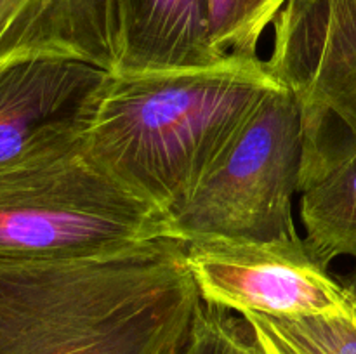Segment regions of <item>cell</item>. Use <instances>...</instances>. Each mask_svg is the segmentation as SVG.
Instances as JSON below:
<instances>
[{
	"instance_id": "6da1fadb",
	"label": "cell",
	"mask_w": 356,
	"mask_h": 354,
	"mask_svg": "<svg viewBox=\"0 0 356 354\" xmlns=\"http://www.w3.org/2000/svg\"><path fill=\"white\" fill-rule=\"evenodd\" d=\"M184 246L0 257V354H177L202 304Z\"/></svg>"
},
{
	"instance_id": "277c9868",
	"label": "cell",
	"mask_w": 356,
	"mask_h": 354,
	"mask_svg": "<svg viewBox=\"0 0 356 354\" xmlns=\"http://www.w3.org/2000/svg\"><path fill=\"white\" fill-rule=\"evenodd\" d=\"M302 148L301 108L284 83L261 101L197 189L170 215L169 236L184 243L299 238L292 208Z\"/></svg>"
},
{
	"instance_id": "8992f818",
	"label": "cell",
	"mask_w": 356,
	"mask_h": 354,
	"mask_svg": "<svg viewBox=\"0 0 356 354\" xmlns=\"http://www.w3.org/2000/svg\"><path fill=\"white\" fill-rule=\"evenodd\" d=\"M266 62L301 108L302 151L320 144L332 120L356 142V0H289Z\"/></svg>"
},
{
	"instance_id": "7c38bea8",
	"label": "cell",
	"mask_w": 356,
	"mask_h": 354,
	"mask_svg": "<svg viewBox=\"0 0 356 354\" xmlns=\"http://www.w3.org/2000/svg\"><path fill=\"white\" fill-rule=\"evenodd\" d=\"M284 7L282 0H207L212 47L221 56L257 58L261 38Z\"/></svg>"
},
{
	"instance_id": "7a4b0ae2",
	"label": "cell",
	"mask_w": 356,
	"mask_h": 354,
	"mask_svg": "<svg viewBox=\"0 0 356 354\" xmlns=\"http://www.w3.org/2000/svg\"><path fill=\"white\" fill-rule=\"evenodd\" d=\"M280 85L261 56L229 54L176 71L106 73L80 111V137L94 162L169 221Z\"/></svg>"
},
{
	"instance_id": "9c48e42d",
	"label": "cell",
	"mask_w": 356,
	"mask_h": 354,
	"mask_svg": "<svg viewBox=\"0 0 356 354\" xmlns=\"http://www.w3.org/2000/svg\"><path fill=\"white\" fill-rule=\"evenodd\" d=\"M298 193L313 259L327 271L339 257L356 260V142H323L302 153Z\"/></svg>"
},
{
	"instance_id": "5bb4252c",
	"label": "cell",
	"mask_w": 356,
	"mask_h": 354,
	"mask_svg": "<svg viewBox=\"0 0 356 354\" xmlns=\"http://www.w3.org/2000/svg\"><path fill=\"white\" fill-rule=\"evenodd\" d=\"M282 2H284V6H287V2H289V0H282Z\"/></svg>"
},
{
	"instance_id": "ba28073f",
	"label": "cell",
	"mask_w": 356,
	"mask_h": 354,
	"mask_svg": "<svg viewBox=\"0 0 356 354\" xmlns=\"http://www.w3.org/2000/svg\"><path fill=\"white\" fill-rule=\"evenodd\" d=\"M108 71L63 58L0 69V167L52 125L76 118Z\"/></svg>"
},
{
	"instance_id": "8fae6325",
	"label": "cell",
	"mask_w": 356,
	"mask_h": 354,
	"mask_svg": "<svg viewBox=\"0 0 356 354\" xmlns=\"http://www.w3.org/2000/svg\"><path fill=\"white\" fill-rule=\"evenodd\" d=\"M257 354H356V309L341 314H242Z\"/></svg>"
},
{
	"instance_id": "9a60e30c",
	"label": "cell",
	"mask_w": 356,
	"mask_h": 354,
	"mask_svg": "<svg viewBox=\"0 0 356 354\" xmlns=\"http://www.w3.org/2000/svg\"><path fill=\"white\" fill-rule=\"evenodd\" d=\"M256 353H257V351H256Z\"/></svg>"
},
{
	"instance_id": "30bf717a",
	"label": "cell",
	"mask_w": 356,
	"mask_h": 354,
	"mask_svg": "<svg viewBox=\"0 0 356 354\" xmlns=\"http://www.w3.org/2000/svg\"><path fill=\"white\" fill-rule=\"evenodd\" d=\"M207 0H127V45L115 73L176 71L211 66Z\"/></svg>"
},
{
	"instance_id": "4fadbf2b",
	"label": "cell",
	"mask_w": 356,
	"mask_h": 354,
	"mask_svg": "<svg viewBox=\"0 0 356 354\" xmlns=\"http://www.w3.org/2000/svg\"><path fill=\"white\" fill-rule=\"evenodd\" d=\"M177 354H257L242 314L202 301L190 333Z\"/></svg>"
},
{
	"instance_id": "52a82bcc",
	"label": "cell",
	"mask_w": 356,
	"mask_h": 354,
	"mask_svg": "<svg viewBox=\"0 0 356 354\" xmlns=\"http://www.w3.org/2000/svg\"><path fill=\"white\" fill-rule=\"evenodd\" d=\"M127 45V0H0V69L75 59L115 73Z\"/></svg>"
},
{
	"instance_id": "3957f363",
	"label": "cell",
	"mask_w": 356,
	"mask_h": 354,
	"mask_svg": "<svg viewBox=\"0 0 356 354\" xmlns=\"http://www.w3.org/2000/svg\"><path fill=\"white\" fill-rule=\"evenodd\" d=\"M163 236L167 215L94 162L79 117L0 167V257L83 255Z\"/></svg>"
},
{
	"instance_id": "5b68a950",
	"label": "cell",
	"mask_w": 356,
	"mask_h": 354,
	"mask_svg": "<svg viewBox=\"0 0 356 354\" xmlns=\"http://www.w3.org/2000/svg\"><path fill=\"white\" fill-rule=\"evenodd\" d=\"M200 298L236 314H341L356 295L337 283L306 248L305 239L211 238L184 246Z\"/></svg>"
}]
</instances>
